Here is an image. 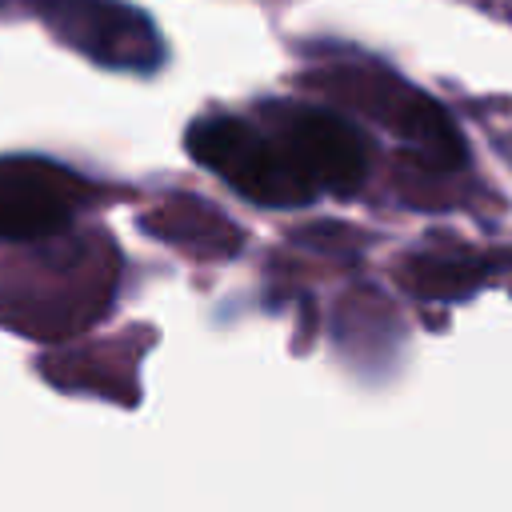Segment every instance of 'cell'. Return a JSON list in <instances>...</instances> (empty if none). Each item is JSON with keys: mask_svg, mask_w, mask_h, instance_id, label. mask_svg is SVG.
Segmentation results:
<instances>
[{"mask_svg": "<svg viewBox=\"0 0 512 512\" xmlns=\"http://www.w3.org/2000/svg\"><path fill=\"white\" fill-rule=\"evenodd\" d=\"M188 152L256 204H300L316 196L296 168V156L288 152L280 128L264 132L236 116H208L192 124Z\"/></svg>", "mask_w": 512, "mask_h": 512, "instance_id": "cell-1", "label": "cell"}, {"mask_svg": "<svg viewBox=\"0 0 512 512\" xmlns=\"http://www.w3.org/2000/svg\"><path fill=\"white\" fill-rule=\"evenodd\" d=\"M84 184L44 160H0V240H48L64 232Z\"/></svg>", "mask_w": 512, "mask_h": 512, "instance_id": "cell-2", "label": "cell"}, {"mask_svg": "<svg viewBox=\"0 0 512 512\" xmlns=\"http://www.w3.org/2000/svg\"><path fill=\"white\" fill-rule=\"evenodd\" d=\"M276 128L316 196L320 192H352L360 184L368 160H364V140L348 120H340L332 112L288 108Z\"/></svg>", "mask_w": 512, "mask_h": 512, "instance_id": "cell-3", "label": "cell"}]
</instances>
